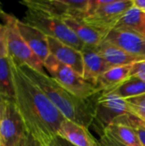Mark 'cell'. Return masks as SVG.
<instances>
[{
    "label": "cell",
    "instance_id": "8",
    "mask_svg": "<svg viewBox=\"0 0 145 146\" xmlns=\"http://www.w3.org/2000/svg\"><path fill=\"white\" fill-rule=\"evenodd\" d=\"M21 3L27 9L38 10L61 19L73 17L83 20L87 11L88 0H24Z\"/></svg>",
    "mask_w": 145,
    "mask_h": 146
},
{
    "label": "cell",
    "instance_id": "17",
    "mask_svg": "<svg viewBox=\"0 0 145 146\" xmlns=\"http://www.w3.org/2000/svg\"><path fill=\"white\" fill-rule=\"evenodd\" d=\"M62 20L65 24L85 44L97 46L104 38V36L102 33L87 25L81 19L65 17Z\"/></svg>",
    "mask_w": 145,
    "mask_h": 146
},
{
    "label": "cell",
    "instance_id": "4",
    "mask_svg": "<svg viewBox=\"0 0 145 146\" xmlns=\"http://www.w3.org/2000/svg\"><path fill=\"white\" fill-rule=\"evenodd\" d=\"M23 21L38 28L47 37L56 38L79 51L85 45L61 18L38 10L27 9Z\"/></svg>",
    "mask_w": 145,
    "mask_h": 146
},
{
    "label": "cell",
    "instance_id": "24",
    "mask_svg": "<svg viewBox=\"0 0 145 146\" xmlns=\"http://www.w3.org/2000/svg\"><path fill=\"white\" fill-rule=\"evenodd\" d=\"M0 57H8L7 28L2 23H0Z\"/></svg>",
    "mask_w": 145,
    "mask_h": 146
},
{
    "label": "cell",
    "instance_id": "16",
    "mask_svg": "<svg viewBox=\"0 0 145 146\" xmlns=\"http://www.w3.org/2000/svg\"><path fill=\"white\" fill-rule=\"evenodd\" d=\"M96 48L97 51L105 58V60L112 66L131 65L145 60V57L133 56L120 47L104 40L96 46Z\"/></svg>",
    "mask_w": 145,
    "mask_h": 146
},
{
    "label": "cell",
    "instance_id": "9",
    "mask_svg": "<svg viewBox=\"0 0 145 146\" xmlns=\"http://www.w3.org/2000/svg\"><path fill=\"white\" fill-rule=\"evenodd\" d=\"M27 134L15 100L9 99L0 121V144L3 146H19Z\"/></svg>",
    "mask_w": 145,
    "mask_h": 146
},
{
    "label": "cell",
    "instance_id": "27",
    "mask_svg": "<svg viewBox=\"0 0 145 146\" xmlns=\"http://www.w3.org/2000/svg\"><path fill=\"white\" fill-rule=\"evenodd\" d=\"M19 146H45L43 145L42 143H40L38 140H37L36 139H34L31 134H27V136L26 137V139L21 142V144Z\"/></svg>",
    "mask_w": 145,
    "mask_h": 146
},
{
    "label": "cell",
    "instance_id": "22",
    "mask_svg": "<svg viewBox=\"0 0 145 146\" xmlns=\"http://www.w3.org/2000/svg\"><path fill=\"white\" fill-rule=\"evenodd\" d=\"M113 123H120L133 128L138 134L142 145L145 146V121L136 115L130 113L116 118Z\"/></svg>",
    "mask_w": 145,
    "mask_h": 146
},
{
    "label": "cell",
    "instance_id": "11",
    "mask_svg": "<svg viewBox=\"0 0 145 146\" xmlns=\"http://www.w3.org/2000/svg\"><path fill=\"white\" fill-rule=\"evenodd\" d=\"M16 27L24 41L44 64L50 55L48 37L38 28L19 19H16Z\"/></svg>",
    "mask_w": 145,
    "mask_h": 146
},
{
    "label": "cell",
    "instance_id": "33",
    "mask_svg": "<svg viewBox=\"0 0 145 146\" xmlns=\"http://www.w3.org/2000/svg\"><path fill=\"white\" fill-rule=\"evenodd\" d=\"M0 146H3V145H1V144H0Z\"/></svg>",
    "mask_w": 145,
    "mask_h": 146
},
{
    "label": "cell",
    "instance_id": "29",
    "mask_svg": "<svg viewBox=\"0 0 145 146\" xmlns=\"http://www.w3.org/2000/svg\"><path fill=\"white\" fill-rule=\"evenodd\" d=\"M9 99V98H7L2 96L0 94V121H1V119L3 115V113H4V110L6 108V104H7V101Z\"/></svg>",
    "mask_w": 145,
    "mask_h": 146
},
{
    "label": "cell",
    "instance_id": "30",
    "mask_svg": "<svg viewBox=\"0 0 145 146\" xmlns=\"http://www.w3.org/2000/svg\"><path fill=\"white\" fill-rule=\"evenodd\" d=\"M133 2H134V6L145 11V0H133Z\"/></svg>",
    "mask_w": 145,
    "mask_h": 146
},
{
    "label": "cell",
    "instance_id": "25",
    "mask_svg": "<svg viewBox=\"0 0 145 146\" xmlns=\"http://www.w3.org/2000/svg\"><path fill=\"white\" fill-rule=\"evenodd\" d=\"M130 76L137 77L145 81V60L132 64Z\"/></svg>",
    "mask_w": 145,
    "mask_h": 146
},
{
    "label": "cell",
    "instance_id": "20",
    "mask_svg": "<svg viewBox=\"0 0 145 146\" xmlns=\"http://www.w3.org/2000/svg\"><path fill=\"white\" fill-rule=\"evenodd\" d=\"M0 94L15 100V86L12 62L9 57H0Z\"/></svg>",
    "mask_w": 145,
    "mask_h": 146
},
{
    "label": "cell",
    "instance_id": "28",
    "mask_svg": "<svg viewBox=\"0 0 145 146\" xmlns=\"http://www.w3.org/2000/svg\"><path fill=\"white\" fill-rule=\"evenodd\" d=\"M49 146H74L72 144H70L69 142H68L67 140H65L64 139H62L60 136H56L55 139H53L51 140V142L50 143Z\"/></svg>",
    "mask_w": 145,
    "mask_h": 146
},
{
    "label": "cell",
    "instance_id": "2",
    "mask_svg": "<svg viewBox=\"0 0 145 146\" xmlns=\"http://www.w3.org/2000/svg\"><path fill=\"white\" fill-rule=\"evenodd\" d=\"M19 67L44 92L65 118L88 128L90 127L94 119L92 99L84 100L76 97L46 73L38 72L26 65Z\"/></svg>",
    "mask_w": 145,
    "mask_h": 146
},
{
    "label": "cell",
    "instance_id": "10",
    "mask_svg": "<svg viewBox=\"0 0 145 146\" xmlns=\"http://www.w3.org/2000/svg\"><path fill=\"white\" fill-rule=\"evenodd\" d=\"M103 40L133 56L145 57V36L137 31L123 27L114 28L104 36Z\"/></svg>",
    "mask_w": 145,
    "mask_h": 146
},
{
    "label": "cell",
    "instance_id": "26",
    "mask_svg": "<svg viewBox=\"0 0 145 146\" xmlns=\"http://www.w3.org/2000/svg\"><path fill=\"white\" fill-rule=\"evenodd\" d=\"M98 141H99L100 146H126L118 142L117 140H115V139H113L111 136H109V134L105 133L100 136V139Z\"/></svg>",
    "mask_w": 145,
    "mask_h": 146
},
{
    "label": "cell",
    "instance_id": "13",
    "mask_svg": "<svg viewBox=\"0 0 145 146\" xmlns=\"http://www.w3.org/2000/svg\"><path fill=\"white\" fill-rule=\"evenodd\" d=\"M80 52L84 62L83 78L92 84L99 76L114 67L97 51L96 46L85 44Z\"/></svg>",
    "mask_w": 145,
    "mask_h": 146
},
{
    "label": "cell",
    "instance_id": "15",
    "mask_svg": "<svg viewBox=\"0 0 145 146\" xmlns=\"http://www.w3.org/2000/svg\"><path fill=\"white\" fill-rule=\"evenodd\" d=\"M132 67V64L125 66H114L103 73L93 83L98 93L109 92L117 87L130 76Z\"/></svg>",
    "mask_w": 145,
    "mask_h": 146
},
{
    "label": "cell",
    "instance_id": "14",
    "mask_svg": "<svg viewBox=\"0 0 145 146\" xmlns=\"http://www.w3.org/2000/svg\"><path fill=\"white\" fill-rule=\"evenodd\" d=\"M58 136L74 146H100L99 141L92 136L88 127L67 118L61 125Z\"/></svg>",
    "mask_w": 145,
    "mask_h": 146
},
{
    "label": "cell",
    "instance_id": "7",
    "mask_svg": "<svg viewBox=\"0 0 145 146\" xmlns=\"http://www.w3.org/2000/svg\"><path fill=\"white\" fill-rule=\"evenodd\" d=\"M93 101L94 119L92 124H96L100 136L116 118L132 113L127 102L113 93H98Z\"/></svg>",
    "mask_w": 145,
    "mask_h": 146
},
{
    "label": "cell",
    "instance_id": "6",
    "mask_svg": "<svg viewBox=\"0 0 145 146\" xmlns=\"http://www.w3.org/2000/svg\"><path fill=\"white\" fill-rule=\"evenodd\" d=\"M134 6L133 0H111L85 14L83 21L105 36L115 28L125 13Z\"/></svg>",
    "mask_w": 145,
    "mask_h": 146
},
{
    "label": "cell",
    "instance_id": "1",
    "mask_svg": "<svg viewBox=\"0 0 145 146\" xmlns=\"http://www.w3.org/2000/svg\"><path fill=\"white\" fill-rule=\"evenodd\" d=\"M12 62V61H11ZM15 102L29 134L45 146L58 136L66 119L44 92L12 62Z\"/></svg>",
    "mask_w": 145,
    "mask_h": 146
},
{
    "label": "cell",
    "instance_id": "5",
    "mask_svg": "<svg viewBox=\"0 0 145 146\" xmlns=\"http://www.w3.org/2000/svg\"><path fill=\"white\" fill-rule=\"evenodd\" d=\"M16 17L8 14L4 25L7 28L8 57L17 66H28L32 69L46 73L43 62L29 48L21 36L16 27Z\"/></svg>",
    "mask_w": 145,
    "mask_h": 146
},
{
    "label": "cell",
    "instance_id": "23",
    "mask_svg": "<svg viewBox=\"0 0 145 146\" xmlns=\"http://www.w3.org/2000/svg\"><path fill=\"white\" fill-rule=\"evenodd\" d=\"M125 100L129 104L132 112L145 121V94Z\"/></svg>",
    "mask_w": 145,
    "mask_h": 146
},
{
    "label": "cell",
    "instance_id": "12",
    "mask_svg": "<svg viewBox=\"0 0 145 146\" xmlns=\"http://www.w3.org/2000/svg\"><path fill=\"white\" fill-rule=\"evenodd\" d=\"M48 44L50 55L83 76L84 62L82 54L79 50L50 37H48Z\"/></svg>",
    "mask_w": 145,
    "mask_h": 146
},
{
    "label": "cell",
    "instance_id": "21",
    "mask_svg": "<svg viewBox=\"0 0 145 146\" xmlns=\"http://www.w3.org/2000/svg\"><path fill=\"white\" fill-rule=\"evenodd\" d=\"M144 25L145 11L136 6H133L125 13V15L121 18L115 28H128L141 33Z\"/></svg>",
    "mask_w": 145,
    "mask_h": 146
},
{
    "label": "cell",
    "instance_id": "3",
    "mask_svg": "<svg viewBox=\"0 0 145 146\" xmlns=\"http://www.w3.org/2000/svg\"><path fill=\"white\" fill-rule=\"evenodd\" d=\"M44 67L51 78L76 97L84 100H91L98 94L92 83L85 80L83 76L71 68L59 62L52 55H50L45 60Z\"/></svg>",
    "mask_w": 145,
    "mask_h": 146
},
{
    "label": "cell",
    "instance_id": "19",
    "mask_svg": "<svg viewBox=\"0 0 145 146\" xmlns=\"http://www.w3.org/2000/svg\"><path fill=\"white\" fill-rule=\"evenodd\" d=\"M103 93H113L123 99L142 96L145 94V81L137 77L129 76L126 80L109 92Z\"/></svg>",
    "mask_w": 145,
    "mask_h": 146
},
{
    "label": "cell",
    "instance_id": "32",
    "mask_svg": "<svg viewBox=\"0 0 145 146\" xmlns=\"http://www.w3.org/2000/svg\"><path fill=\"white\" fill-rule=\"evenodd\" d=\"M141 33H142V34H144V35L145 36V25L144 26V27H143V30H142Z\"/></svg>",
    "mask_w": 145,
    "mask_h": 146
},
{
    "label": "cell",
    "instance_id": "18",
    "mask_svg": "<svg viewBox=\"0 0 145 146\" xmlns=\"http://www.w3.org/2000/svg\"><path fill=\"white\" fill-rule=\"evenodd\" d=\"M104 133L125 145L143 146L135 130L131 127L120 123H112L105 129Z\"/></svg>",
    "mask_w": 145,
    "mask_h": 146
},
{
    "label": "cell",
    "instance_id": "31",
    "mask_svg": "<svg viewBox=\"0 0 145 146\" xmlns=\"http://www.w3.org/2000/svg\"><path fill=\"white\" fill-rule=\"evenodd\" d=\"M7 15H8V14L3 10V5L1 4V3H0V18H2L3 21L5 20V18L7 17Z\"/></svg>",
    "mask_w": 145,
    "mask_h": 146
}]
</instances>
